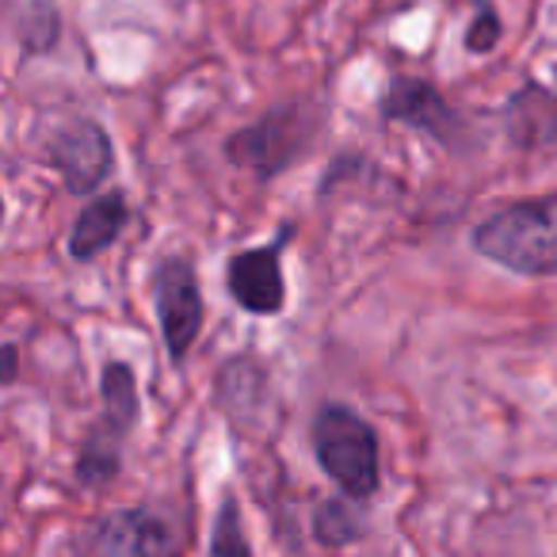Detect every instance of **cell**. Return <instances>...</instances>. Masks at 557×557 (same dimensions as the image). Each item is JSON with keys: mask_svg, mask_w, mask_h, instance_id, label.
I'll return each mask as SVG.
<instances>
[{"mask_svg": "<svg viewBox=\"0 0 557 557\" xmlns=\"http://www.w3.org/2000/svg\"><path fill=\"white\" fill-rule=\"evenodd\" d=\"M126 218H131V207H126L123 191H103L88 202L77 214L70 230V256L73 260H96L100 252H108L126 230Z\"/></svg>", "mask_w": 557, "mask_h": 557, "instance_id": "9", "label": "cell"}, {"mask_svg": "<svg viewBox=\"0 0 557 557\" xmlns=\"http://www.w3.org/2000/svg\"><path fill=\"white\" fill-rule=\"evenodd\" d=\"M379 111L386 123H397V126H409V131L424 134V138L440 141L447 149H458L462 146V134H466V123L455 108L447 103V96L440 92L435 85L420 77H394L386 85L379 100Z\"/></svg>", "mask_w": 557, "mask_h": 557, "instance_id": "7", "label": "cell"}, {"mask_svg": "<svg viewBox=\"0 0 557 557\" xmlns=\"http://www.w3.org/2000/svg\"><path fill=\"white\" fill-rule=\"evenodd\" d=\"M310 447L321 473L333 481L341 493L356 500H371L382 485V458H379V432L367 424L348 405H321L310 424Z\"/></svg>", "mask_w": 557, "mask_h": 557, "instance_id": "2", "label": "cell"}, {"mask_svg": "<svg viewBox=\"0 0 557 557\" xmlns=\"http://www.w3.org/2000/svg\"><path fill=\"white\" fill-rule=\"evenodd\" d=\"M47 161L58 169L70 195H92L115 172V146L96 119H70L50 131Z\"/></svg>", "mask_w": 557, "mask_h": 557, "instance_id": "6", "label": "cell"}, {"mask_svg": "<svg viewBox=\"0 0 557 557\" xmlns=\"http://www.w3.org/2000/svg\"><path fill=\"white\" fill-rule=\"evenodd\" d=\"M508 138L523 149L557 146V96L539 85H527L523 92L511 96L508 111Z\"/></svg>", "mask_w": 557, "mask_h": 557, "instance_id": "10", "label": "cell"}, {"mask_svg": "<svg viewBox=\"0 0 557 557\" xmlns=\"http://www.w3.org/2000/svg\"><path fill=\"white\" fill-rule=\"evenodd\" d=\"M325 126V111L310 100H290L263 111L256 123L240 126L225 138V157L256 180H275L287 172L306 149L318 141Z\"/></svg>", "mask_w": 557, "mask_h": 557, "instance_id": "3", "label": "cell"}, {"mask_svg": "<svg viewBox=\"0 0 557 557\" xmlns=\"http://www.w3.org/2000/svg\"><path fill=\"white\" fill-rule=\"evenodd\" d=\"M123 443H126V435L111 432L108 424L96 420V424L88 428L81 450H77V481L81 485L85 488H108L111 481L119 478V470H123Z\"/></svg>", "mask_w": 557, "mask_h": 557, "instance_id": "11", "label": "cell"}, {"mask_svg": "<svg viewBox=\"0 0 557 557\" xmlns=\"http://www.w3.org/2000/svg\"><path fill=\"white\" fill-rule=\"evenodd\" d=\"M295 222H287L278 230V237H271L268 245L245 248V252L230 256L225 268V287L230 298L252 318H275L287 306V283H283V248L295 237Z\"/></svg>", "mask_w": 557, "mask_h": 557, "instance_id": "5", "label": "cell"}, {"mask_svg": "<svg viewBox=\"0 0 557 557\" xmlns=\"http://www.w3.org/2000/svg\"><path fill=\"white\" fill-rule=\"evenodd\" d=\"M4 386H16L20 379V344H4V371H0Z\"/></svg>", "mask_w": 557, "mask_h": 557, "instance_id": "17", "label": "cell"}, {"mask_svg": "<svg viewBox=\"0 0 557 557\" xmlns=\"http://www.w3.org/2000/svg\"><path fill=\"white\" fill-rule=\"evenodd\" d=\"M500 35H504V24H500V16H496V9L493 4H481L473 24L466 27V50H470V54H485V50H493L496 42H500Z\"/></svg>", "mask_w": 557, "mask_h": 557, "instance_id": "16", "label": "cell"}, {"mask_svg": "<svg viewBox=\"0 0 557 557\" xmlns=\"http://www.w3.org/2000/svg\"><path fill=\"white\" fill-rule=\"evenodd\" d=\"M210 554H214V557H222V554H233V557L252 554V542H248L245 531H240V508H237V500H233V496H225L222 508H218Z\"/></svg>", "mask_w": 557, "mask_h": 557, "instance_id": "15", "label": "cell"}, {"mask_svg": "<svg viewBox=\"0 0 557 557\" xmlns=\"http://www.w3.org/2000/svg\"><path fill=\"white\" fill-rule=\"evenodd\" d=\"M153 306L157 321H161L164 351L172 363L184 367L202 333V321H207L199 271L187 252H169L153 263Z\"/></svg>", "mask_w": 557, "mask_h": 557, "instance_id": "4", "label": "cell"}, {"mask_svg": "<svg viewBox=\"0 0 557 557\" xmlns=\"http://www.w3.org/2000/svg\"><path fill=\"white\" fill-rule=\"evenodd\" d=\"M16 39L24 54H50L62 39V12L54 0H24L16 12Z\"/></svg>", "mask_w": 557, "mask_h": 557, "instance_id": "14", "label": "cell"}, {"mask_svg": "<svg viewBox=\"0 0 557 557\" xmlns=\"http://www.w3.org/2000/svg\"><path fill=\"white\" fill-rule=\"evenodd\" d=\"M473 248L511 275H557V191L511 202L473 225Z\"/></svg>", "mask_w": 557, "mask_h": 557, "instance_id": "1", "label": "cell"}, {"mask_svg": "<svg viewBox=\"0 0 557 557\" xmlns=\"http://www.w3.org/2000/svg\"><path fill=\"white\" fill-rule=\"evenodd\" d=\"M73 546L88 549V554H111V557H131V554L164 557V554H176L180 539L149 508H119L100 516L96 523H88Z\"/></svg>", "mask_w": 557, "mask_h": 557, "instance_id": "8", "label": "cell"}, {"mask_svg": "<svg viewBox=\"0 0 557 557\" xmlns=\"http://www.w3.org/2000/svg\"><path fill=\"white\" fill-rule=\"evenodd\" d=\"M100 397H103V417L100 424H108L111 432L131 435L134 424L141 417V394H138V379L126 363H103L100 374Z\"/></svg>", "mask_w": 557, "mask_h": 557, "instance_id": "12", "label": "cell"}, {"mask_svg": "<svg viewBox=\"0 0 557 557\" xmlns=\"http://www.w3.org/2000/svg\"><path fill=\"white\" fill-rule=\"evenodd\" d=\"M356 496H329L313 508V519H310V531H313V542L325 549H344L351 542L363 539L367 523H363V511H359Z\"/></svg>", "mask_w": 557, "mask_h": 557, "instance_id": "13", "label": "cell"}]
</instances>
